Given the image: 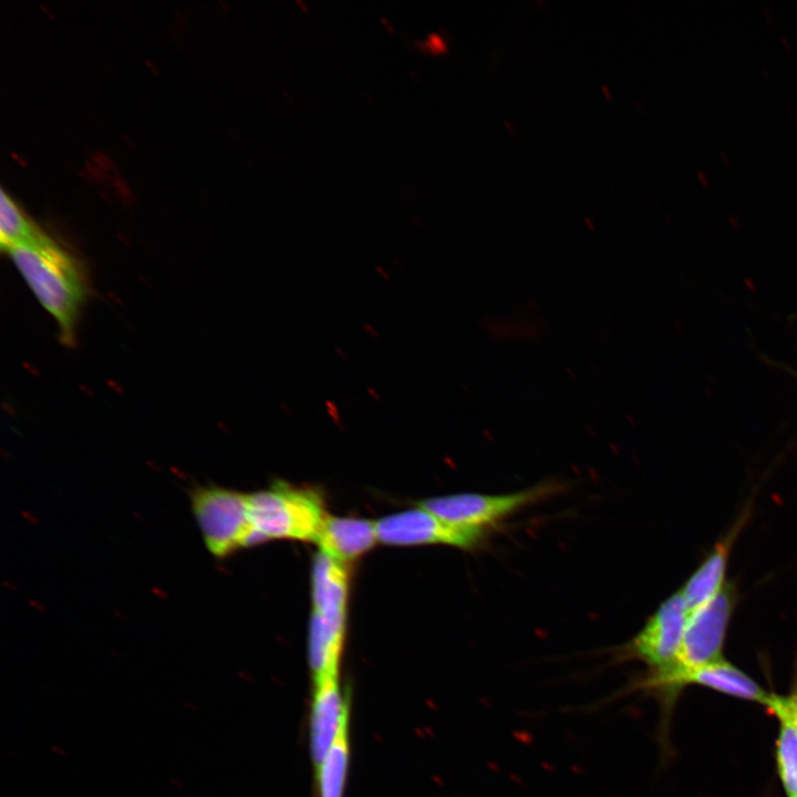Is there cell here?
Returning a JSON list of instances; mask_svg holds the SVG:
<instances>
[{
    "mask_svg": "<svg viewBox=\"0 0 797 797\" xmlns=\"http://www.w3.org/2000/svg\"><path fill=\"white\" fill-rule=\"evenodd\" d=\"M42 307L55 319L63 343L72 344L75 322L87 294L80 261L43 232L7 251Z\"/></svg>",
    "mask_w": 797,
    "mask_h": 797,
    "instance_id": "1",
    "label": "cell"
},
{
    "mask_svg": "<svg viewBox=\"0 0 797 797\" xmlns=\"http://www.w3.org/2000/svg\"><path fill=\"white\" fill-rule=\"evenodd\" d=\"M734 605L735 591L727 583L712 601L689 614L682 644L672 666L660 673H645L623 690V693L642 692L658 698L662 712L661 734H665L666 721L676 701L674 685L677 679L691 670L724 659L723 649Z\"/></svg>",
    "mask_w": 797,
    "mask_h": 797,
    "instance_id": "2",
    "label": "cell"
},
{
    "mask_svg": "<svg viewBox=\"0 0 797 797\" xmlns=\"http://www.w3.org/2000/svg\"><path fill=\"white\" fill-rule=\"evenodd\" d=\"M249 519L263 541H315L327 516L322 497L308 487L277 480L268 489L248 495Z\"/></svg>",
    "mask_w": 797,
    "mask_h": 797,
    "instance_id": "3",
    "label": "cell"
},
{
    "mask_svg": "<svg viewBox=\"0 0 797 797\" xmlns=\"http://www.w3.org/2000/svg\"><path fill=\"white\" fill-rule=\"evenodd\" d=\"M192 507L205 544L216 557H226L249 547L253 532L248 495L217 486L198 487L190 495Z\"/></svg>",
    "mask_w": 797,
    "mask_h": 797,
    "instance_id": "4",
    "label": "cell"
},
{
    "mask_svg": "<svg viewBox=\"0 0 797 797\" xmlns=\"http://www.w3.org/2000/svg\"><path fill=\"white\" fill-rule=\"evenodd\" d=\"M687 619V608L677 591L659 605L629 642L615 649L613 661H640L650 674L667 670L680 651Z\"/></svg>",
    "mask_w": 797,
    "mask_h": 797,
    "instance_id": "5",
    "label": "cell"
},
{
    "mask_svg": "<svg viewBox=\"0 0 797 797\" xmlns=\"http://www.w3.org/2000/svg\"><path fill=\"white\" fill-rule=\"evenodd\" d=\"M555 489L546 484L500 495L464 493L424 499L418 506L455 526L486 530Z\"/></svg>",
    "mask_w": 797,
    "mask_h": 797,
    "instance_id": "6",
    "label": "cell"
},
{
    "mask_svg": "<svg viewBox=\"0 0 797 797\" xmlns=\"http://www.w3.org/2000/svg\"><path fill=\"white\" fill-rule=\"evenodd\" d=\"M377 538L387 545L443 544L473 549L484 540L486 530L455 526L417 507L381 518L375 522Z\"/></svg>",
    "mask_w": 797,
    "mask_h": 797,
    "instance_id": "7",
    "label": "cell"
},
{
    "mask_svg": "<svg viewBox=\"0 0 797 797\" xmlns=\"http://www.w3.org/2000/svg\"><path fill=\"white\" fill-rule=\"evenodd\" d=\"M310 710V751L315 767L321 764L337 739L343 724L349 720V701L342 693L338 676H327L313 682Z\"/></svg>",
    "mask_w": 797,
    "mask_h": 797,
    "instance_id": "8",
    "label": "cell"
},
{
    "mask_svg": "<svg viewBox=\"0 0 797 797\" xmlns=\"http://www.w3.org/2000/svg\"><path fill=\"white\" fill-rule=\"evenodd\" d=\"M312 614L345 630L348 573L342 562L320 550L312 565Z\"/></svg>",
    "mask_w": 797,
    "mask_h": 797,
    "instance_id": "9",
    "label": "cell"
},
{
    "mask_svg": "<svg viewBox=\"0 0 797 797\" xmlns=\"http://www.w3.org/2000/svg\"><path fill=\"white\" fill-rule=\"evenodd\" d=\"M687 685L704 686L766 707L774 697V693L767 692L755 680L725 659L696 667L681 675L674 685L676 698Z\"/></svg>",
    "mask_w": 797,
    "mask_h": 797,
    "instance_id": "10",
    "label": "cell"
},
{
    "mask_svg": "<svg viewBox=\"0 0 797 797\" xmlns=\"http://www.w3.org/2000/svg\"><path fill=\"white\" fill-rule=\"evenodd\" d=\"M745 521L746 518L743 516L733 529L716 542L680 590L689 614L712 601L727 584L726 570L729 552Z\"/></svg>",
    "mask_w": 797,
    "mask_h": 797,
    "instance_id": "11",
    "label": "cell"
},
{
    "mask_svg": "<svg viewBox=\"0 0 797 797\" xmlns=\"http://www.w3.org/2000/svg\"><path fill=\"white\" fill-rule=\"evenodd\" d=\"M376 540L379 538L375 522L327 514L315 542L321 551L343 563L370 550Z\"/></svg>",
    "mask_w": 797,
    "mask_h": 797,
    "instance_id": "12",
    "label": "cell"
},
{
    "mask_svg": "<svg viewBox=\"0 0 797 797\" xmlns=\"http://www.w3.org/2000/svg\"><path fill=\"white\" fill-rule=\"evenodd\" d=\"M778 721L776 765L787 797H797V721L793 695L774 694L767 707Z\"/></svg>",
    "mask_w": 797,
    "mask_h": 797,
    "instance_id": "13",
    "label": "cell"
},
{
    "mask_svg": "<svg viewBox=\"0 0 797 797\" xmlns=\"http://www.w3.org/2000/svg\"><path fill=\"white\" fill-rule=\"evenodd\" d=\"M350 756L349 720L317 768L319 797H343Z\"/></svg>",
    "mask_w": 797,
    "mask_h": 797,
    "instance_id": "14",
    "label": "cell"
},
{
    "mask_svg": "<svg viewBox=\"0 0 797 797\" xmlns=\"http://www.w3.org/2000/svg\"><path fill=\"white\" fill-rule=\"evenodd\" d=\"M0 244L4 251L38 239L43 231L30 220L13 199L1 190Z\"/></svg>",
    "mask_w": 797,
    "mask_h": 797,
    "instance_id": "15",
    "label": "cell"
},
{
    "mask_svg": "<svg viewBox=\"0 0 797 797\" xmlns=\"http://www.w3.org/2000/svg\"><path fill=\"white\" fill-rule=\"evenodd\" d=\"M793 701H794L795 716H796V721H797V696H796V694L793 695Z\"/></svg>",
    "mask_w": 797,
    "mask_h": 797,
    "instance_id": "16",
    "label": "cell"
},
{
    "mask_svg": "<svg viewBox=\"0 0 797 797\" xmlns=\"http://www.w3.org/2000/svg\"><path fill=\"white\" fill-rule=\"evenodd\" d=\"M796 696H797V694H796Z\"/></svg>",
    "mask_w": 797,
    "mask_h": 797,
    "instance_id": "17",
    "label": "cell"
}]
</instances>
